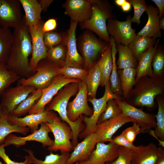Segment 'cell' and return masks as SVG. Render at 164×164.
<instances>
[{
  "label": "cell",
  "instance_id": "cell-43",
  "mask_svg": "<svg viewBox=\"0 0 164 164\" xmlns=\"http://www.w3.org/2000/svg\"><path fill=\"white\" fill-rule=\"evenodd\" d=\"M152 68L153 75L160 76L163 75L164 68V53L163 50L157 47L154 55Z\"/></svg>",
  "mask_w": 164,
  "mask_h": 164
},
{
  "label": "cell",
  "instance_id": "cell-28",
  "mask_svg": "<svg viewBox=\"0 0 164 164\" xmlns=\"http://www.w3.org/2000/svg\"><path fill=\"white\" fill-rule=\"evenodd\" d=\"M24 149L28 153V155L25 156V158L28 159L29 164H67V161L70 154L69 152H63L60 155L50 152L43 160L37 159L32 150Z\"/></svg>",
  "mask_w": 164,
  "mask_h": 164
},
{
  "label": "cell",
  "instance_id": "cell-13",
  "mask_svg": "<svg viewBox=\"0 0 164 164\" xmlns=\"http://www.w3.org/2000/svg\"><path fill=\"white\" fill-rule=\"evenodd\" d=\"M79 85V90L75 97L68 102L67 107V117L72 122L77 121L83 114L89 117L93 113V110L87 103V90L85 80H81Z\"/></svg>",
  "mask_w": 164,
  "mask_h": 164
},
{
  "label": "cell",
  "instance_id": "cell-49",
  "mask_svg": "<svg viewBox=\"0 0 164 164\" xmlns=\"http://www.w3.org/2000/svg\"><path fill=\"white\" fill-rule=\"evenodd\" d=\"M57 26V19L54 18H50L44 22L42 30L44 33L54 31L56 30Z\"/></svg>",
  "mask_w": 164,
  "mask_h": 164
},
{
  "label": "cell",
  "instance_id": "cell-58",
  "mask_svg": "<svg viewBox=\"0 0 164 164\" xmlns=\"http://www.w3.org/2000/svg\"><path fill=\"white\" fill-rule=\"evenodd\" d=\"M5 163H3L0 160V164H5Z\"/></svg>",
  "mask_w": 164,
  "mask_h": 164
},
{
  "label": "cell",
  "instance_id": "cell-51",
  "mask_svg": "<svg viewBox=\"0 0 164 164\" xmlns=\"http://www.w3.org/2000/svg\"><path fill=\"white\" fill-rule=\"evenodd\" d=\"M53 0H38L37 1L40 4L42 11L44 12L47 11L48 7L53 2Z\"/></svg>",
  "mask_w": 164,
  "mask_h": 164
},
{
  "label": "cell",
  "instance_id": "cell-34",
  "mask_svg": "<svg viewBox=\"0 0 164 164\" xmlns=\"http://www.w3.org/2000/svg\"><path fill=\"white\" fill-rule=\"evenodd\" d=\"M101 79V73L97 62L89 69L85 79L87 95L91 97L96 98L97 88L100 85Z\"/></svg>",
  "mask_w": 164,
  "mask_h": 164
},
{
  "label": "cell",
  "instance_id": "cell-47",
  "mask_svg": "<svg viewBox=\"0 0 164 164\" xmlns=\"http://www.w3.org/2000/svg\"><path fill=\"white\" fill-rule=\"evenodd\" d=\"M110 142H113L118 146H122L132 150H134L137 148V146H135L133 144L128 141L122 132L114 138H112Z\"/></svg>",
  "mask_w": 164,
  "mask_h": 164
},
{
  "label": "cell",
  "instance_id": "cell-41",
  "mask_svg": "<svg viewBox=\"0 0 164 164\" xmlns=\"http://www.w3.org/2000/svg\"><path fill=\"white\" fill-rule=\"evenodd\" d=\"M88 72V70L84 68L70 67L63 66L58 69L59 74L62 75L65 78L81 80H85Z\"/></svg>",
  "mask_w": 164,
  "mask_h": 164
},
{
  "label": "cell",
  "instance_id": "cell-5",
  "mask_svg": "<svg viewBox=\"0 0 164 164\" xmlns=\"http://www.w3.org/2000/svg\"><path fill=\"white\" fill-rule=\"evenodd\" d=\"M77 46L84 59V69L90 68L109 44L98 39L88 30L84 31L77 41Z\"/></svg>",
  "mask_w": 164,
  "mask_h": 164
},
{
  "label": "cell",
  "instance_id": "cell-25",
  "mask_svg": "<svg viewBox=\"0 0 164 164\" xmlns=\"http://www.w3.org/2000/svg\"><path fill=\"white\" fill-rule=\"evenodd\" d=\"M25 15L23 21L28 28L39 26L42 21L41 6L37 0H19Z\"/></svg>",
  "mask_w": 164,
  "mask_h": 164
},
{
  "label": "cell",
  "instance_id": "cell-22",
  "mask_svg": "<svg viewBox=\"0 0 164 164\" xmlns=\"http://www.w3.org/2000/svg\"><path fill=\"white\" fill-rule=\"evenodd\" d=\"M98 142L97 135L94 132L85 137L73 148L67 161V164H74L87 160Z\"/></svg>",
  "mask_w": 164,
  "mask_h": 164
},
{
  "label": "cell",
  "instance_id": "cell-14",
  "mask_svg": "<svg viewBox=\"0 0 164 164\" xmlns=\"http://www.w3.org/2000/svg\"><path fill=\"white\" fill-rule=\"evenodd\" d=\"M19 0H0V26L12 27L21 26L23 21Z\"/></svg>",
  "mask_w": 164,
  "mask_h": 164
},
{
  "label": "cell",
  "instance_id": "cell-26",
  "mask_svg": "<svg viewBox=\"0 0 164 164\" xmlns=\"http://www.w3.org/2000/svg\"><path fill=\"white\" fill-rule=\"evenodd\" d=\"M159 41V39H158L154 46L151 47L145 51L138 59V63L136 68L135 82L143 77L153 75L152 62Z\"/></svg>",
  "mask_w": 164,
  "mask_h": 164
},
{
  "label": "cell",
  "instance_id": "cell-50",
  "mask_svg": "<svg viewBox=\"0 0 164 164\" xmlns=\"http://www.w3.org/2000/svg\"><path fill=\"white\" fill-rule=\"evenodd\" d=\"M156 5L159 11V16L160 18L162 17L164 13V0H152Z\"/></svg>",
  "mask_w": 164,
  "mask_h": 164
},
{
  "label": "cell",
  "instance_id": "cell-7",
  "mask_svg": "<svg viewBox=\"0 0 164 164\" xmlns=\"http://www.w3.org/2000/svg\"><path fill=\"white\" fill-rule=\"evenodd\" d=\"M59 67L47 59L42 60L34 70V74L28 78H21L19 84L31 86L36 89L42 90L48 86L55 77L59 74Z\"/></svg>",
  "mask_w": 164,
  "mask_h": 164
},
{
  "label": "cell",
  "instance_id": "cell-19",
  "mask_svg": "<svg viewBox=\"0 0 164 164\" xmlns=\"http://www.w3.org/2000/svg\"><path fill=\"white\" fill-rule=\"evenodd\" d=\"M92 0H67L63 4L64 14L71 21L81 23L91 18Z\"/></svg>",
  "mask_w": 164,
  "mask_h": 164
},
{
  "label": "cell",
  "instance_id": "cell-9",
  "mask_svg": "<svg viewBox=\"0 0 164 164\" xmlns=\"http://www.w3.org/2000/svg\"><path fill=\"white\" fill-rule=\"evenodd\" d=\"M36 88L33 86L19 84L7 89L1 95L0 106L3 114L7 116Z\"/></svg>",
  "mask_w": 164,
  "mask_h": 164
},
{
  "label": "cell",
  "instance_id": "cell-52",
  "mask_svg": "<svg viewBox=\"0 0 164 164\" xmlns=\"http://www.w3.org/2000/svg\"><path fill=\"white\" fill-rule=\"evenodd\" d=\"M120 7L123 12H127L130 10L132 7V5L129 2L126 0L125 2Z\"/></svg>",
  "mask_w": 164,
  "mask_h": 164
},
{
  "label": "cell",
  "instance_id": "cell-59",
  "mask_svg": "<svg viewBox=\"0 0 164 164\" xmlns=\"http://www.w3.org/2000/svg\"><path fill=\"white\" fill-rule=\"evenodd\" d=\"M105 164H111V163L108 162L105 163Z\"/></svg>",
  "mask_w": 164,
  "mask_h": 164
},
{
  "label": "cell",
  "instance_id": "cell-16",
  "mask_svg": "<svg viewBox=\"0 0 164 164\" xmlns=\"http://www.w3.org/2000/svg\"><path fill=\"white\" fill-rule=\"evenodd\" d=\"M114 100L121 110L122 113L133 119L139 125L142 132L150 130L155 127L156 121L153 115L145 112L125 101Z\"/></svg>",
  "mask_w": 164,
  "mask_h": 164
},
{
  "label": "cell",
  "instance_id": "cell-33",
  "mask_svg": "<svg viewBox=\"0 0 164 164\" xmlns=\"http://www.w3.org/2000/svg\"><path fill=\"white\" fill-rule=\"evenodd\" d=\"M110 43L111 46L112 59V67L110 78V87L112 92L114 94L121 97V96L122 95V92L116 63V54L117 52L116 44L113 38L110 36Z\"/></svg>",
  "mask_w": 164,
  "mask_h": 164
},
{
  "label": "cell",
  "instance_id": "cell-44",
  "mask_svg": "<svg viewBox=\"0 0 164 164\" xmlns=\"http://www.w3.org/2000/svg\"><path fill=\"white\" fill-rule=\"evenodd\" d=\"M133 6L134 9V15L131 18V22L136 23L139 25L141 22L140 17L147 9V5L144 0H127Z\"/></svg>",
  "mask_w": 164,
  "mask_h": 164
},
{
  "label": "cell",
  "instance_id": "cell-15",
  "mask_svg": "<svg viewBox=\"0 0 164 164\" xmlns=\"http://www.w3.org/2000/svg\"><path fill=\"white\" fill-rule=\"evenodd\" d=\"M43 23L42 21L37 27H28L32 44V53L29 60V67L31 70L34 72L39 62L46 59L47 57V49L44 43V33L42 30Z\"/></svg>",
  "mask_w": 164,
  "mask_h": 164
},
{
  "label": "cell",
  "instance_id": "cell-48",
  "mask_svg": "<svg viewBox=\"0 0 164 164\" xmlns=\"http://www.w3.org/2000/svg\"><path fill=\"white\" fill-rule=\"evenodd\" d=\"M0 157L4 161L6 164H29L28 159H25L23 162H17L11 159L5 152V147L3 144L0 145Z\"/></svg>",
  "mask_w": 164,
  "mask_h": 164
},
{
  "label": "cell",
  "instance_id": "cell-8",
  "mask_svg": "<svg viewBox=\"0 0 164 164\" xmlns=\"http://www.w3.org/2000/svg\"><path fill=\"white\" fill-rule=\"evenodd\" d=\"M53 133L54 139L53 145L47 148L50 152L59 150L61 153L70 152L73 149L70 140L72 138V132L69 125L62 121L55 114L51 123L46 122Z\"/></svg>",
  "mask_w": 164,
  "mask_h": 164
},
{
  "label": "cell",
  "instance_id": "cell-36",
  "mask_svg": "<svg viewBox=\"0 0 164 164\" xmlns=\"http://www.w3.org/2000/svg\"><path fill=\"white\" fill-rule=\"evenodd\" d=\"M8 116L3 114L0 118V145L3 144L5 138L12 132H17L25 135L29 132L28 127H21L11 124Z\"/></svg>",
  "mask_w": 164,
  "mask_h": 164
},
{
  "label": "cell",
  "instance_id": "cell-57",
  "mask_svg": "<svg viewBox=\"0 0 164 164\" xmlns=\"http://www.w3.org/2000/svg\"><path fill=\"white\" fill-rule=\"evenodd\" d=\"M3 115V111L2 110L0 106V118Z\"/></svg>",
  "mask_w": 164,
  "mask_h": 164
},
{
  "label": "cell",
  "instance_id": "cell-30",
  "mask_svg": "<svg viewBox=\"0 0 164 164\" xmlns=\"http://www.w3.org/2000/svg\"><path fill=\"white\" fill-rule=\"evenodd\" d=\"M13 35L9 28H0V63L6 64L11 51Z\"/></svg>",
  "mask_w": 164,
  "mask_h": 164
},
{
  "label": "cell",
  "instance_id": "cell-42",
  "mask_svg": "<svg viewBox=\"0 0 164 164\" xmlns=\"http://www.w3.org/2000/svg\"><path fill=\"white\" fill-rule=\"evenodd\" d=\"M122 113L121 110L114 99H110L108 101L106 108L99 117L97 124L115 117Z\"/></svg>",
  "mask_w": 164,
  "mask_h": 164
},
{
  "label": "cell",
  "instance_id": "cell-56",
  "mask_svg": "<svg viewBox=\"0 0 164 164\" xmlns=\"http://www.w3.org/2000/svg\"><path fill=\"white\" fill-rule=\"evenodd\" d=\"M126 0H115L114 2L118 6H121L125 1Z\"/></svg>",
  "mask_w": 164,
  "mask_h": 164
},
{
  "label": "cell",
  "instance_id": "cell-37",
  "mask_svg": "<svg viewBox=\"0 0 164 164\" xmlns=\"http://www.w3.org/2000/svg\"><path fill=\"white\" fill-rule=\"evenodd\" d=\"M47 58L59 67L64 66L67 54L66 43L60 44L47 49Z\"/></svg>",
  "mask_w": 164,
  "mask_h": 164
},
{
  "label": "cell",
  "instance_id": "cell-39",
  "mask_svg": "<svg viewBox=\"0 0 164 164\" xmlns=\"http://www.w3.org/2000/svg\"><path fill=\"white\" fill-rule=\"evenodd\" d=\"M20 78L15 73L9 70L5 64L0 63V96L12 84Z\"/></svg>",
  "mask_w": 164,
  "mask_h": 164
},
{
  "label": "cell",
  "instance_id": "cell-18",
  "mask_svg": "<svg viewBox=\"0 0 164 164\" xmlns=\"http://www.w3.org/2000/svg\"><path fill=\"white\" fill-rule=\"evenodd\" d=\"M96 146L87 160L75 164H105L111 162L118 156L119 146L113 142H98Z\"/></svg>",
  "mask_w": 164,
  "mask_h": 164
},
{
  "label": "cell",
  "instance_id": "cell-55",
  "mask_svg": "<svg viewBox=\"0 0 164 164\" xmlns=\"http://www.w3.org/2000/svg\"><path fill=\"white\" fill-rule=\"evenodd\" d=\"M159 27L160 29L164 30V18L163 17L160 18Z\"/></svg>",
  "mask_w": 164,
  "mask_h": 164
},
{
  "label": "cell",
  "instance_id": "cell-27",
  "mask_svg": "<svg viewBox=\"0 0 164 164\" xmlns=\"http://www.w3.org/2000/svg\"><path fill=\"white\" fill-rule=\"evenodd\" d=\"M97 63L101 73L100 85L105 86L110 81L112 67L111 46L110 43L102 52Z\"/></svg>",
  "mask_w": 164,
  "mask_h": 164
},
{
  "label": "cell",
  "instance_id": "cell-29",
  "mask_svg": "<svg viewBox=\"0 0 164 164\" xmlns=\"http://www.w3.org/2000/svg\"><path fill=\"white\" fill-rule=\"evenodd\" d=\"M156 41L155 38L136 35L128 46L137 61L145 51L154 46Z\"/></svg>",
  "mask_w": 164,
  "mask_h": 164
},
{
  "label": "cell",
  "instance_id": "cell-31",
  "mask_svg": "<svg viewBox=\"0 0 164 164\" xmlns=\"http://www.w3.org/2000/svg\"><path fill=\"white\" fill-rule=\"evenodd\" d=\"M122 95L125 99L132 89L135 82L136 68H128L118 69Z\"/></svg>",
  "mask_w": 164,
  "mask_h": 164
},
{
  "label": "cell",
  "instance_id": "cell-54",
  "mask_svg": "<svg viewBox=\"0 0 164 164\" xmlns=\"http://www.w3.org/2000/svg\"><path fill=\"white\" fill-rule=\"evenodd\" d=\"M156 164H164V151L161 153Z\"/></svg>",
  "mask_w": 164,
  "mask_h": 164
},
{
  "label": "cell",
  "instance_id": "cell-12",
  "mask_svg": "<svg viewBox=\"0 0 164 164\" xmlns=\"http://www.w3.org/2000/svg\"><path fill=\"white\" fill-rule=\"evenodd\" d=\"M40 125L39 129L25 137L18 136L12 134H10L5 138L3 145L5 147L13 145L18 148L25 145L27 141H35L41 143L43 147L52 146L54 140L49 135V133L51 132L50 128L46 122L42 123Z\"/></svg>",
  "mask_w": 164,
  "mask_h": 164
},
{
  "label": "cell",
  "instance_id": "cell-20",
  "mask_svg": "<svg viewBox=\"0 0 164 164\" xmlns=\"http://www.w3.org/2000/svg\"><path fill=\"white\" fill-rule=\"evenodd\" d=\"M78 22L71 21L67 32V54L64 66L82 68L84 61L77 49L76 31Z\"/></svg>",
  "mask_w": 164,
  "mask_h": 164
},
{
  "label": "cell",
  "instance_id": "cell-10",
  "mask_svg": "<svg viewBox=\"0 0 164 164\" xmlns=\"http://www.w3.org/2000/svg\"><path fill=\"white\" fill-rule=\"evenodd\" d=\"M131 18V16L129 15L123 21L113 18L108 19V33L113 38L116 44L128 46L136 36L135 30L132 27Z\"/></svg>",
  "mask_w": 164,
  "mask_h": 164
},
{
  "label": "cell",
  "instance_id": "cell-60",
  "mask_svg": "<svg viewBox=\"0 0 164 164\" xmlns=\"http://www.w3.org/2000/svg\"><path fill=\"white\" fill-rule=\"evenodd\" d=\"M1 26H0V28H1Z\"/></svg>",
  "mask_w": 164,
  "mask_h": 164
},
{
  "label": "cell",
  "instance_id": "cell-11",
  "mask_svg": "<svg viewBox=\"0 0 164 164\" xmlns=\"http://www.w3.org/2000/svg\"><path fill=\"white\" fill-rule=\"evenodd\" d=\"M81 80L68 79L59 74L54 78L52 83L42 90L41 95L35 104L29 111L28 114H36L45 111V106L49 104L58 91L66 85L72 83H79Z\"/></svg>",
  "mask_w": 164,
  "mask_h": 164
},
{
  "label": "cell",
  "instance_id": "cell-21",
  "mask_svg": "<svg viewBox=\"0 0 164 164\" xmlns=\"http://www.w3.org/2000/svg\"><path fill=\"white\" fill-rule=\"evenodd\" d=\"M55 114L53 111H45L36 114H29L23 117H18L12 115L8 117L11 124L21 127H28L32 133L37 131L39 125L43 122L51 123Z\"/></svg>",
  "mask_w": 164,
  "mask_h": 164
},
{
  "label": "cell",
  "instance_id": "cell-4",
  "mask_svg": "<svg viewBox=\"0 0 164 164\" xmlns=\"http://www.w3.org/2000/svg\"><path fill=\"white\" fill-rule=\"evenodd\" d=\"M92 14L88 20L80 23V28L92 31L105 42L110 43L111 38L107 27V21L113 18V8L108 1L92 0Z\"/></svg>",
  "mask_w": 164,
  "mask_h": 164
},
{
  "label": "cell",
  "instance_id": "cell-40",
  "mask_svg": "<svg viewBox=\"0 0 164 164\" xmlns=\"http://www.w3.org/2000/svg\"><path fill=\"white\" fill-rule=\"evenodd\" d=\"M67 32L53 31L44 33L43 41L47 49L61 43H66Z\"/></svg>",
  "mask_w": 164,
  "mask_h": 164
},
{
  "label": "cell",
  "instance_id": "cell-38",
  "mask_svg": "<svg viewBox=\"0 0 164 164\" xmlns=\"http://www.w3.org/2000/svg\"><path fill=\"white\" fill-rule=\"evenodd\" d=\"M156 99L158 111L155 116L156 124L154 132L160 140L164 141V100L161 95L158 96Z\"/></svg>",
  "mask_w": 164,
  "mask_h": 164
},
{
  "label": "cell",
  "instance_id": "cell-24",
  "mask_svg": "<svg viewBox=\"0 0 164 164\" xmlns=\"http://www.w3.org/2000/svg\"><path fill=\"white\" fill-rule=\"evenodd\" d=\"M146 12L148 16L147 22L136 35L156 39L161 37L162 34L159 27L160 18L158 9L152 5L148 6Z\"/></svg>",
  "mask_w": 164,
  "mask_h": 164
},
{
  "label": "cell",
  "instance_id": "cell-6",
  "mask_svg": "<svg viewBox=\"0 0 164 164\" xmlns=\"http://www.w3.org/2000/svg\"><path fill=\"white\" fill-rule=\"evenodd\" d=\"M105 91L103 96L98 99L90 98L88 99L93 106V113L89 117H84L83 121L85 125L84 131L81 132L78 137L80 139L84 138L91 133L94 132L98 119L104 111L108 101L113 99L122 100L121 97L116 95L111 91L109 81L105 86Z\"/></svg>",
  "mask_w": 164,
  "mask_h": 164
},
{
  "label": "cell",
  "instance_id": "cell-46",
  "mask_svg": "<svg viewBox=\"0 0 164 164\" xmlns=\"http://www.w3.org/2000/svg\"><path fill=\"white\" fill-rule=\"evenodd\" d=\"M141 132L139 125L136 122H133L132 126L126 128L122 132L128 141L133 144L137 135Z\"/></svg>",
  "mask_w": 164,
  "mask_h": 164
},
{
  "label": "cell",
  "instance_id": "cell-23",
  "mask_svg": "<svg viewBox=\"0 0 164 164\" xmlns=\"http://www.w3.org/2000/svg\"><path fill=\"white\" fill-rule=\"evenodd\" d=\"M164 151L153 142L144 145H141L132 150V164H156Z\"/></svg>",
  "mask_w": 164,
  "mask_h": 164
},
{
  "label": "cell",
  "instance_id": "cell-17",
  "mask_svg": "<svg viewBox=\"0 0 164 164\" xmlns=\"http://www.w3.org/2000/svg\"><path fill=\"white\" fill-rule=\"evenodd\" d=\"M135 121L122 113L118 116L98 124L94 132L96 134L99 142H110L112 136L123 125Z\"/></svg>",
  "mask_w": 164,
  "mask_h": 164
},
{
  "label": "cell",
  "instance_id": "cell-1",
  "mask_svg": "<svg viewBox=\"0 0 164 164\" xmlns=\"http://www.w3.org/2000/svg\"><path fill=\"white\" fill-rule=\"evenodd\" d=\"M13 40L7 68L20 77L27 78L35 73L29 67V58L32 53L31 39L28 26L23 22L14 29Z\"/></svg>",
  "mask_w": 164,
  "mask_h": 164
},
{
  "label": "cell",
  "instance_id": "cell-35",
  "mask_svg": "<svg viewBox=\"0 0 164 164\" xmlns=\"http://www.w3.org/2000/svg\"><path fill=\"white\" fill-rule=\"evenodd\" d=\"M42 92V90L36 89L22 101L10 115L20 117L28 113L40 98Z\"/></svg>",
  "mask_w": 164,
  "mask_h": 164
},
{
  "label": "cell",
  "instance_id": "cell-3",
  "mask_svg": "<svg viewBox=\"0 0 164 164\" xmlns=\"http://www.w3.org/2000/svg\"><path fill=\"white\" fill-rule=\"evenodd\" d=\"M79 88V83L73 82L66 85L58 91L45 108L46 111H54L58 113L62 120L70 127L74 139L77 138L84 127L82 123L83 118L80 116L75 121H70L67 116V107L69 99L77 94Z\"/></svg>",
  "mask_w": 164,
  "mask_h": 164
},
{
  "label": "cell",
  "instance_id": "cell-45",
  "mask_svg": "<svg viewBox=\"0 0 164 164\" xmlns=\"http://www.w3.org/2000/svg\"><path fill=\"white\" fill-rule=\"evenodd\" d=\"M118 153V156L114 160L111 162V164H132V150L119 146Z\"/></svg>",
  "mask_w": 164,
  "mask_h": 164
},
{
  "label": "cell",
  "instance_id": "cell-2",
  "mask_svg": "<svg viewBox=\"0 0 164 164\" xmlns=\"http://www.w3.org/2000/svg\"><path fill=\"white\" fill-rule=\"evenodd\" d=\"M164 89L163 75L144 76L135 82L125 101L135 107L152 108L155 99L162 94Z\"/></svg>",
  "mask_w": 164,
  "mask_h": 164
},
{
  "label": "cell",
  "instance_id": "cell-32",
  "mask_svg": "<svg viewBox=\"0 0 164 164\" xmlns=\"http://www.w3.org/2000/svg\"><path fill=\"white\" fill-rule=\"evenodd\" d=\"M116 48L118 54V58L116 62L118 69L136 68L137 61L128 46L116 44Z\"/></svg>",
  "mask_w": 164,
  "mask_h": 164
},
{
  "label": "cell",
  "instance_id": "cell-53",
  "mask_svg": "<svg viewBox=\"0 0 164 164\" xmlns=\"http://www.w3.org/2000/svg\"><path fill=\"white\" fill-rule=\"evenodd\" d=\"M149 134L152 136H153L154 138H156L158 141L159 143V145L161 146L163 148L164 147V141H162L160 140L159 138H158L156 136L154 132V131L150 130H149Z\"/></svg>",
  "mask_w": 164,
  "mask_h": 164
}]
</instances>
